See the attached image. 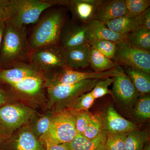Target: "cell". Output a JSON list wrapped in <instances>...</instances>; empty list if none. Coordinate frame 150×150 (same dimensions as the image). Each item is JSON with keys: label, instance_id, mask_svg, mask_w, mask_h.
<instances>
[{"label": "cell", "instance_id": "3957f363", "mask_svg": "<svg viewBox=\"0 0 150 150\" xmlns=\"http://www.w3.org/2000/svg\"><path fill=\"white\" fill-rule=\"evenodd\" d=\"M77 135L75 112L65 109L53 114L49 130L38 140L46 149L52 145L69 143Z\"/></svg>", "mask_w": 150, "mask_h": 150}, {"label": "cell", "instance_id": "f1b7e54d", "mask_svg": "<svg viewBox=\"0 0 150 150\" xmlns=\"http://www.w3.org/2000/svg\"><path fill=\"white\" fill-rule=\"evenodd\" d=\"M134 110L135 116L142 120H146L150 118V96L149 95H141L137 101Z\"/></svg>", "mask_w": 150, "mask_h": 150}, {"label": "cell", "instance_id": "9a60e30c", "mask_svg": "<svg viewBox=\"0 0 150 150\" xmlns=\"http://www.w3.org/2000/svg\"><path fill=\"white\" fill-rule=\"evenodd\" d=\"M44 73L40 72L25 78L9 86L17 93L33 97L41 93L44 88Z\"/></svg>", "mask_w": 150, "mask_h": 150}, {"label": "cell", "instance_id": "d6986e66", "mask_svg": "<svg viewBox=\"0 0 150 150\" xmlns=\"http://www.w3.org/2000/svg\"><path fill=\"white\" fill-rule=\"evenodd\" d=\"M107 135V132L103 127L99 135L93 139H88L77 134L72 142L66 144L70 150H106Z\"/></svg>", "mask_w": 150, "mask_h": 150}, {"label": "cell", "instance_id": "836d02e7", "mask_svg": "<svg viewBox=\"0 0 150 150\" xmlns=\"http://www.w3.org/2000/svg\"><path fill=\"white\" fill-rule=\"evenodd\" d=\"M12 16L11 0H0V22H6Z\"/></svg>", "mask_w": 150, "mask_h": 150}, {"label": "cell", "instance_id": "2e32d148", "mask_svg": "<svg viewBox=\"0 0 150 150\" xmlns=\"http://www.w3.org/2000/svg\"><path fill=\"white\" fill-rule=\"evenodd\" d=\"M126 35L113 32L104 23L93 19L88 24L87 38L88 42L93 40H105L118 43L126 40Z\"/></svg>", "mask_w": 150, "mask_h": 150}, {"label": "cell", "instance_id": "83f0119b", "mask_svg": "<svg viewBox=\"0 0 150 150\" xmlns=\"http://www.w3.org/2000/svg\"><path fill=\"white\" fill-rule=\"evenodd\" d=\"M91 47L112 59L117 49V43L105 40H93L88 42Z\"/></svg>", "mask_w": 150, "mask_h": 150}, {"label": "cell", "instance_id": "277c9868", "mask_svg": "<svg viewBox=\"0 0 150 150\" xmlns=\"http://www.w3.org/2000/svg\"><path fill=\"white\" fill-rule=\"evenodd\" d=\"M33 109L21 103H7L0 106V142L20 128L29 124L35 115Z\"/></svg>", "mask_w": 150, "mask_h": 150}, {"label": "cell", "instance_id": "d6a6232c", "mask_svg": "<svg viewBox=\"0 0 150 150\" xmlns=\"http://www.w3.org/2000/svg\"><path fill=\"white\" fill-rule=\"evenodd\" d=\"M74 112L76 117V127L77 133V134L82 135L88 126L92 114L88 111Z\"/></svg>", "mask_w": 150, "mask_h": 150}, {"label": "cell", "instance_id": "1f68e13d", "mask_svg": "<svg viewBox=\"0 0 150 150\" xmlns=\"http://www.w3.org/2000/svg\"><path fill=\"white\" fill-rule=\"evenodd\" d=\"M113 82V77H108L99 81L91 91L95 99L102 97L108 94L112 96V91L109 86Z\"/></svg>", "mask_w": 150, "mask_h": 150}, {"label": "cell", "instance_id": "5b68a950", "mask_svg": "<svg viewBox=\"0 0 150 150\" xmlns=\"http://www.w3.org/2000/svg\"><path fill=\"white\" fill-rule=\"evenodd\" d=\"M12 16L10 19L16 25L36 24L44 11L58 5V1L11 0Z\"/></svg>", "mask_w": 150, "mask_h": 150}, {"label": "cell", "instance_id": "f546056e", "mask_svg": "<svg viewBox=\"0 0 150 150\" xmlns=\"http://www.w3.org/2000/svg\"><path fill=\"white\" fill-rule=\"evenodd\" d=\"M127 133H107L106 150H125Z\"/></svg>", "mask_w": 150, "mask_h": 150}, {"label": "cell", "instance_id": "4dcf8cb0", "mask_svg": "<svg viewBox=\"0 0 150 150\" xmlns=\"http://www.w3.org/2000/svg\"><path fill=\"white\" fill-rule=\"evenodd\" d=\"M128 15L136 17L143 13L150 8V0H125Z\"/></svg>", "mask_w": 150, "mask_h": 150}, {"label": "cell", "instance_id": "d4e9b609", "mask_svg": "<svg viewBox=\"0 0 150 150\" xmlns=\"http://www.w3.org/2000/svg\"><path fill=\"white\" fill-rule=\"evenodd\" d=\"M53 114L51 112L40 115L35 112L30 122L28 124L32 133L38 139L49 130Z\"/></svg>", "mask_w": 150, "mask_h": 150}, {"label": "cell", "instance_id": "e575fe53", "mask_svg": "<svg viewBox=\"0 0 150 150\" xmlns=\"http://www.w3.org/2000/svg\"><path fill=\"white\" fill-rule=\"evenodd\" d=\"M137 17L139 23L140 27L150 30V8L137 16Z\"/></svg>", "mask_w": 150, "mask_h": 150}, {"label": "cell", "instance_id": "30bf717a", "mask_svg": "<svg viewBox=\"0 0 150 150\" xmlns=\"http://www.w3.org/2000/svg\"><path fill=\"white\" fill-rule=\"evenodd\" d=\"M0 150H45V149L27 124L17 130L6 139L0 142Z\"/></svg>", "mask_w": 150, "mask_h": 150}, {"label": "cell", "instance_id": "7a4b0ae2", "mask_svg": "<svg viewBox=\"0 0 150 150\" xmlns=\"http://www.w3.org/2000/svg\"><path fill=\"white\" fill-rule=\"evenodd\" d=\"M64 23V15L60 10L50 11L40 17L28 40L33 51L44 46L59 45Z\"/></svg>", "mask_w": 150, "mask_h": 150}, {"label": "cell", "instance_id": "5bb4252c", "mask_svg": "<svg viewBox=\"0 0 150 150\" xmlns=\"http://www.w3.org/2000/svg\"><path fill=\"white\" fill-rule=\"evenodd\" d=\"M124 0L103 1L97 10L94 19L106 23L108 22L128 15Z\"/></svg>", "mask_w": 150, "mask_h": 150}, {"label": "cell", "instance_id": "8d00e7d4", "mask_svg": "<svg viewBox=\"0 0 150 150\" xmlns=\"http://www.w3.org/2000/svg\"><path fill=\"white\" fill-rule=\"evenodd\" d=\"M45 150H70L65 144L52 145L46 148Z\"/></svg>", "mask_w": 150, "mask_h": 150}, {"label": "cell", "instance_id": "6da1fadb", "mask_svg": "<svg viewBox=\"0 0 150 150\" xmlns=\"http://www.w3.org/2000/svg\"><path fill=\"white\" fill-rule=\"evenodd\" d=\"M32 51L26 26L16 25L10 19L6 21L0 49V68L8 69L19 63H28Z\"/></svg>", "mask_w": 150, "mask_h": 150}, {"label": "cell", "instance_id": "484cf974", "mask_svg": "<svg viewBox=\"0 0 150 150\" xmlns=\"http://www.w3.org/2000/svg\"><path fill=\"white\" fill-rule=\"evenodd\" d=\"M90 92L83 93L71 100L65 105V108L68 110L75 112L88 111L89 108L93 105L95 100Z\"/></svg>", "mask_w": 150, "mask_h": 150}, {"label": "cell", "instance_id": "8fae6325", "mask_svg": "<svg viewBox=\"0 0 150 150\" xmlns=\"http://www.w3.org/2000/svg\"><path fill=\"white\" fill-rule=\"evenodd\" d=\"M113 78L112 96L126 105L137 102L139 94L125 72Z\"/></svg>", "mask_w": 150, "mask_h": 150}, {"label": "cell", "instance_id": "4316f807", "mask_svg": "<svg viewBox=\"0 0 150 150\" xmlns=\"http://www.w3.org/2000/svg\"><path fill=\"white\" fill-rule=\"evenodd\" d=\"M103 126L101 115L98 113L92 115L88 126L82 135L88 139H93L100 134Z\"/></svg>", "mask_w": 150, "mask_h": 150}, {"label": "cell", "instance_id": "8992f818", "mask_svg": "<svg viewBox=\"0 0 150 150\" xmlns=\"http://www.w3.org/2000/svg\"><path fill=\"white\" fill-rule=\"evenodd\" d=\"M98 79L86 80L70 84L59 85L47 88L48 106L59 104L63 107L71 100L83 93L91 91Z\"/></svg>", "mask_w": 150, "mask_h": 150}, {"label": "cell", "instance_id": "cb8c5ba5", "mask_svg": "<svg viewBox=\"0 0 150 150\" xmlns=\"http://www.w3.org/2000/svg\"><path fill=\"white\" fill-rule=\"evenodd\" d=\"M149 141L146 131L139 129L127 132L125 150H145Z\"/></svg>", "mask_w": 150, "mask_h": 150}, {"label": "cell", "instance_id": "ffe728a7", "mask_svg": "<svg viewBox=\"0 0 150 150\" xmlns=\"http://www.w3.org/2000/svg\"><path fill=\"white\" fill-rule=\"evenodd\" d=\"M105 24L113 32L123 35H127L140 27L137 16L128 15L114 19Z\"/></svg>", "mask_w": 150, "mask_h": 150}, {"label": "cell", "instance_id": "d590c367", "mask_svg": "<svg viewBox=\"0 0 150 150\" xmlns=\"http://www.w3.org/2000/svg\"><path fill=\"white\" fill-rule=\"evenodd\" d=\"M10 102L8 93L0 85V106Z\"/></svg>", "mask_w": 150, "mask_h": 150}, {"label": "cell", "instance_id": "7402d4cb", "mask_svg": "<svg viewBox=\"0 0 150 150\" xmlns=\"http://www.w3.org/2000/svg\"><path fill=\"white\" fill-rule=\"evenodd\" d=\"M126 42L141 50L150 51V30L139 27L126 35Z\"/></svg>", "mask_w": 150, "mask_h": 150}, {"label": "cell", "instance_id": "44dd1931", "mask_svg": "<svg viewBox=\"0 0 150 150\" xmlns=\"http://www.w3.org/2000/svg\"><path fill=\"white\" fill-rule=\"evenodd\" d=\"M126 74L131 79L139 94L141 95L148 94L150 92V76L142 70L125 67Z\"/></svg>", "mask_w": 150, "mask_h": 150}, {"label": "cell", "instance_id": "52a82bcc", "mask_svg": "<svg viewBox=\"0 0 150 150\" xmlns=\"http://www.w3.org/2000/svg\"><path fill=\"white\" fill-rule=\"evenodd\" d=\"M112 60L118 65L135 68L150 74V51L135 48L125 40L117 43V49Z\"/></svg>", "mask_w": 150, "mask_h": 150}, {"label": "cell", "instance_id": "7c38bea8", "mask_svg": "<svg viewBox=\"0 0 150 150\" xmlns=\"http://www.w3.org/2000/svg\"><path fill=\"white\" fill-rule=\"evenodd\" d=\"M103 0H71L68 5L75 20L88 24L93 20Z\"/></svg>", "mask_w": 150, "mask_h": 150}, {"label": "cell", "instance_id": "74e56055", "mask_svg": "<svg viewBox=\"0 0 150 150\" xmlns=\"http://www.w3.org/2000/svg\"><path fill=\"white\" fill-rule=\"evenodd\" d=\"M5 29V22H0V49Z\"/></svg>", "mask_w": 150, "mask_h": 150}, {"label": "cell", "instance_id": "ba28073f", "mask_svg": "<svg viewBox=\"0 0 150 150\" xmlns=\"http://www.w3.org/2000/svg\"><path fill=\"white\" fill-rule=\"evenodd\" d=\"M30 63L43 73L68 67L64 49L59 45L44 46L33 51Z\"/></svg>", "mask_w": 150, "mask_h": 150}, {"label": "cell", "instance_id": "f35d334b", "mask_svg": "<svg viewBox=\"0 0 150 150\" xmlns=\"http://www.w3.org/2000/svg\"><path fill=\"white\" fill-rule=\"evenodd\" d=\"M145 150H150V146L149 145H147Z\"/></svg>", "mask_w": 150, "mask_h": 150}, {"label": "cell", "instance_id": "9c48e42d", "mask_svg": "<svg viewBox=\"0 0 150 150\" xmlns=\"http://www.w3.org/2000/svg\"><path fill=\"white\" fill-rule=\"evenodd\" d=\"M124 71L118 66L109 71L101 72H83L75 71L67 67L52 72L50 76V82L53 86L70 84L89 79H103L114 77L121 74Z\"/></svg>", "mask_w": 150, "mask_h": 150}, {"label": "cell", "instance_id": "603a6c76", "mask_svg": "<svg viewBox=\"0 0 150 150\" xmlns=\"http://www.w3.org/2000/svg\"><path fill=\"white\" fill-rule=\"evenodd\" d=\"M89 63L92 69L96 72L109 71L119 66L112 59L100 53L91 46Z\"/></svg>", "mask_w": 150, "mask_h": 150}, {"label": "cell", "instance_id": "e0dca14e", "mask_svg": "<svg viewBox=\"0 0 150 150\" xmlns=\"http://www.w3.org/2000/svg\"><path fill=\"white\" fill-rule=\"evenodd\" d=\"M104 128L107 133H127L138 129L135 123L123 118L112 106L108 108L105 119Z\"/></svg>", "mask_w": 150, "mask_h": 150}, {"label": "cell", "instance_id": "ac0fdd59", "mask_svg": "<svg viewBox=\"0 0 150 150\" xmlns=\"http://www.w3.org/2000/svg\"><path fill=\"white\" fill-rule=\"evenodd\" d=\"M91 48V46L89 43H86L64 50L67 66L71 69H83L89 66Z\"/></svg>", "mask_w": 150, "mask_h": 150}, {"label": "cell", "instance_id": "4fadbf2b", "mask_svg": "<svg viewBox=\"0 0 150 150\" xmlns=\"http://www.w3.org/2000/svg\"><path fill=\"white\" fill-rule=\"evenodd\" d=\"M87 29L88 24L73 25L66 28L64 26L59 46L65 50L88 43L87 38Z\"/></svg>", "mask_w": 150, "mask_h": 150}]
</instances>
